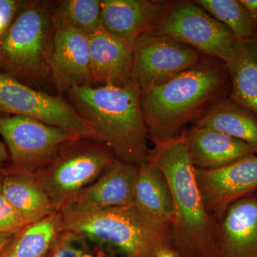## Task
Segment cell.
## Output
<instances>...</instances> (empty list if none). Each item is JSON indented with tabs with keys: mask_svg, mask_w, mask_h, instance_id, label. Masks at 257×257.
I'll use <instances>...</instances> for the list:
<instances>
[{
	"mask_svg": "<svg viewBox=\"0 0 257 257\" xmlns=\"http://www.w3.org/2000/svg\"><path fill=\"white\" fill-rule=\"evenodd\" d=\"M134 204L147 219L170 231L175 216L172 192L162 171L150 160L138 166Z\"/></svg>",
	"mask_w": 257,
	"mask_h": 257,
	"instance_id": "obj_18",
	"label": "cell"
},
{
	"mask_svg": "<svg viewBox=\"0 0 257 257\" xmlns=\"http://www.w3.org/2000/svg\"><path fill=\"white\" fill-rule=\"evenodd\" d=\"M54 29H70L89 35L101 30V1L61 0L52 3Z\"/></svg>",
	"mask_w": 257,
	"mask_h": 257,
	"instance_id": "obj_23",
	"label": "cell"
},
{
	"mask_svg": "<svg viewBox=\"0 0 257 257\" xmlns=\"http://www.w3.org/2000/svg\"><path fill=\"white\" fill-rule=\"evenodd\" d=\"M87 240L70 231H61L47 257H95L88 247Z\"/></svg>",
	"mask_w": 257,
	"mask_h": 257,
	"instance_id": "obj_25",
	"label": "cell"
},
{
	"mask_svg": "<svg viewBox=\"0 0 257 257\" xmlns=\"http://www.w3.org/2000/svg\"><path fill=\"white\" fill-rule=\"evenodd\" d=\"M195 176L206 209L219 222L230 204L257 190V156L248 155L216 170L195 168Z\"/></svg>",
	"mask_w": 257,
	"mask_h": 257,
	"instance_id": "obj_11",
	"label": "cell"
},
{
	"mask_svg": "<svg viewBox=\"0 0 257 257\" xmlns=\"http://www.w3.org/2000/svg\"><path fill=\"white\" fill-rule=\"evenodd\" d=\"M9 153L6 145L4 142L0 140V170H2V167L5 163L9 162Z\"/></svg>",
	"mask_w": 257,
	"mask_h": 257,
	"instance_id": "obj_30",
	"label": "cell"
},
{
	"mask_svg": "<svg viewBox=\"0 0 257 257\" xmlns=\"http://www.w3.org/2000/svg\"><path fill=\"white\" fill-rule=\"evenodd\" d=\"M200 52L151 32L135 41L132 80L140 91L159 85L201 62Z\"/></svg>",
	"mask_w": 257,
	"mask_h": 257,
	"instance_id": "obj_10",
	"label": "cell"
},
{
	"mask_svg": "<svg viewBox=\"0 0 257 257\" xmlns=\"http://www.w3.org/2000/svg\"><path fill=\"white\" fill-rule=\"evenodd\" d=\"M25 3L24 0H0V37L11 26Z\"/></svg>",
	"mask_w": 257,
	"mask_h": 257,
	"instance_id": "obj_27",
	"label": "cell"
},
{
	"mask_svg": "<svg viewBox=\"0 0 257 257\" xmlns=\"http://www.w3.org/2000/svg\"><path fill=\"white\" fill-rule=\"evenodd\" d=\"M181 135L191 162L197 170H216L257 154V149L251 145L213 128L193 125Z\"/></svg>",
	"mask_w": 257,
	"mask_h": 257,
	"instance_id": "obj_15",
	"label": "cell"
},
{
	"mask_svg": "<svg viewBox=\"0 0 257 257\" xmlns=\"http://www.w3.org/2000/svg\"><path fill=\"white\" fill-rule=\"evenodd\" d=\"M28 223L0 192V234H15Z\"/></svg>",
	"mask_w": 257,
	"mask_h": 257,
	"instance_id": "obj_26",
	"label": "cell"
},
{
	"mask_svg": "<svg viewBox=\"0 0 257 257\" xmlns=\"http://www.w3.org/2000/svg\"><path fill=\"white\" fill-rule=\"evenodd\" d=\"M72 105L116 159L140 165L149 160V135L135 82L124 85L75 86L68 91Z\"/></svg>",
	"mask_w": 257,
	"mask_h": 257,
	"instance_id": "obj_2",
	"label": "cell"
},
{
	"mask_svg": "<svg viewBox=\"0 0 257 257\" xmlns=\"http://www.w3.org/2000/svg\"><path fill=\"white\" fill-rule=\"evenodd\" d=\"M172 6L150 0H101V30L134 45L160 25Z\"/></svg>",
	"mask_w": 257,
	"mask_h": 257,
	"instance_id": "obj_12",
	"label": "cell"
},
{
	"mask_svg": "<svg viewBox=\"0 0 257 257\" xmlns=\"http://www.w3.org/2000/svg\"><path fill=\"white\" fill-rule=\"evenodd\" d=\"M13 234H0V249L9 241Z\"/></svg>",
	"mask_w": 257,
	"mask_h": 257,
	"instance_id": "obj_31",
	"label": "cell"
},
{
	"mask_svg": "<svg viewBox=\"0 0 257 257\" xmlns=\"http://www.w3.org/2000/svg\"><path fill=\"white\" fill-rule=\"evenodd\" d=\"M49 67L50 78L61 92L91 85L89 36L70 29H56Z\"/></svg>",
	"mask_w": 257,
	"mask_h": 257,
	"instance_id": "obj_13",
	"label": "cell"
},
{
	"mask_svg": "<svg viewBox=\"0 0 257 257\" xmlns=\"http://www.w3.org/2000/svg\"><path fill=\"white\" fill-rule=\"evenodd\" d=\"M0 115H20L96 140L92 128L72 104L59 96L37 90L0 70Z\"/></svg>",
	"mask_w": 257,
	"mask_h": 257,
	"instance_id": "obj_9",
	"label": "cell"
},
{
	"mask_svg": "<svg viewBox=\"0 0 257 257\" xmlns=\"http://www.w3.org/2000/svg\"><path fill=\"white\" fill-rule=\"evenodd\" d=\"M251 19L257 23V0H240Z\"/></svg>",
	"mask_w": 257,
	"mask_h": 257,
	"instance_id": "obj_28",
	"label": "cell"
},
{
	"mask_svg": "<svg viewBox=\"0 0 257 257\" xmlns=\"http://www.w3.org/2000/svg\"><path fill=\"white\" fill-rule=\"evenodd\" d=\"M116 160L100 142L79 139L64 145L50 165L33 175L59 211L94 183Z\"/></svg>",
	"mask_w": 257,
	"mask_h": 257,
	"instance_id": "obj_6",
	"label": "cell"
},
{
	"mask_svg": "<svg viewBox=\"0 0 257 257\" xmlns=\"http://www.w3.org/2000/svg\"><path fill=\"white\" fill-rule=\"evenodd\" d=\"M0 136L9 153L7 174L35 175L66 143L79 140L68 131L20 115H0Z\"/></svg>",
	"mask_w": 257,
	"mask_h": 257,
	"instance_id": "obj_7",
	"label": "cell"
},
{
	"mask_svg": "<svg viewBox=\"0 0 257 257\" xmlns=\"http://www.w3.org/2000/svg\"><path fill=\"white\" fill-rule=\"evenodd\" d=\"M228 77L226 65L201 60L170 80L141 90L144 119L152 141L178 136L219 101Z\"/></svg>",
	"mask_w": 257,
	"mask_h": 257,
	"instance_id": "obj_3",
	"label": "cell"
},
{
	"mask_svg": "<svg viewBox=\"0 0 257 257\" xmlns=\"http://www.w3.org/2000/svg\"><path fill=\"white\" fill-rule=\"evenodd\" d=\"M196 4L226 27L238 40L255 35L256 23L237 0H198Z\"/></svg>",
	"mask_w": 257,
	"mask_h": 257,
	"instance_id": "obj_24",
	"label": "cell"
},
{
	"mask_svg": "<svg viewBox=\"0 0 257 257\" xmlns=\"http://www.w3.org/2000/svg\"><path fill=\"white\" fill-rule=\"evenodd\" d=\"M194 125L217 130L257 149L256 116L232 99L216 101Z\"/></svg>",
	"mask_w": 257,
	"mask_h": 257,
	"instance_id": "obj_20",
	"label": "cell"
},
{
	"mask_svg": "<svg viewBox=\"0 0 257 257\" xmlns=\"http://www.w3.org/2000/svg\"><path fill=\"white\" fill-rule=\"evenodd\" d=\"M216 257H257V190L225 211L219 221Z\"/></svg>",
	"mask_w": 257,
	"mask_h": 257,
	"instance_id": "obj_14",
	"label": "cell"
},
{
	"mask_svg": "<svg viewBox=\"0 0 257 257\" xmlns=\"http://www.w3.org/2000/svg\"><path fill=\"white\" fill-rule=\"evenodd\" d=\"M91 86L124 85L132 82L133 44L102 30L89 36Z\"/></svg>",
	"mask_w": 257,
	"mask_h": 257,
	"instance_id": "obj_16",
	"label": "cell"
},
{
	"mask_svg": "<svg viewBox=\"0 0 257 257\" xmlns=\"http://www.w3.org/2000/svg\"><path fill=\"white\" fill-rule=\"evenodd\" d=\"M218 59L225 64L234 57L241 40L196 3L172 6L154 31Z\"/></svg>",
	"mask_w": 257,
	"mask_h": 257,
	"instance_id": "obj_8",
	"label": "cell"
},
{
	"mask_svg": "<svg viewBox=\"0 0 257 257\" xmlns=\"http://www.w3.org/2000/svg\"><path fill=\"white\" fill-rule=\"evenodd\" d=\"M5 175V169H2V170H0V192H1L2 182H3V177H4Z\"/></svg>",
	"mask_w": 257,
	"mask_h": 257,
	"instance_id": "obj_32",
	"label": "cell"
},
{
	"mask_svg": "<svg viewBox=\"0 0 257 257\" xmlns=\"http://www.w3.org/2000/svg\"><path fill=\"white\" fill-rule=\"evenodd\" d=\"M156 257H179L171 245L164 246L157 252Z\"/></svg>",
	"mask_w": 257,
	"mask_h": 257,
	"instance_id": "obj_29",
	"label": "cell"
},
{
	"mask_svg": "<svg viewBox=\"0 0 257 257\" xmlns=\"http://www.w3.org/2000/svg\"><path fill=\"white\" fill-rule=\"evenodd\" d=\"M59 211L27 225L0 249V257H47L61 233Z\"/></svg>",
	"mask_w": 257,
	"mask_h": 257,
	"instance_id": "obj_22",
	"label": "cell"
},
{
	"mask_svg": "<svg viewBox=\"0 0 257 257\" xmlns=\"http://www.w3.org/2000/svg\"><path fill=\"white\" fill-rule=\"evenodd\" d=\"M153 143L148 160L162 171L173 197L171 246L179 257H216L219 222L204 206L182 135Z\"/></svg>",
	"mask_w": 257,
	"mask_h": 257,
	"instance_id": "obj_1",
	"label": "cell"
},
{
	"mask_svg": "<svg viewBox=\"0 0 257 257\" xmlns=\"http://www.w3.org/2000/svg\"><path fill=\"white\" fill-rule=\"evenodd\" d=\"M52 6V2L25 1L0 37V70L28 85L50 77L49 60L55 31Z\"/></svg>",
	"mask_w": 257,
	"mask_h": 257,
	"instance_id": "obj_5",
	"label": "cell"
},
{
	"mask_svg": "<svg viewBox=\"0 0 257 257\" xmlns=\"http://www.w3.org/2000/svg\"><path fill=\"white\" fill-rule=\"evenodd\" d=\"M231 80V98L257 116V35L241 40L225 64Z\"/></svg>",
	"mask_w": 257,
	"mask_h": 257,
	"instance_id": "obj_21",
	"label": "cell"
},
{
	"mask_svg": "<svg viewBox=\"0 0 257 257\" xmlns=\"http://www.w3.org/2000/svg\"><path fill=\"white\" fill-rule=\"evenodd\" d=\"M138 170V165L116 160L94 183L69 202L101 209L134 204Z\"/></svg>",
	"mask_w": 257,
	"mask_h": 257,
	"instance_id": "obj_17",
	"label": "cell"
},
{
	"mask_svg": "<svg viewBox=\"0 0 257 257\" xmlns=\"http://www.w3.org/2000/svg\"><path fill=\"white\" fill-rule=\"evenodd\" d=\"M1 192L28 224L37 222L57 211L34 175L5 172Z\"/></svg>",
	"mask_w": 257,
	"mask_h": 257,
	"instance_id": "obj_19",
	"label": "cell"
},
{
	"mask_svg": "<svg viewBox=\"0 0 257 257\" xmlns=\"http://www.w3.org/2000/svg\"><path fill=\"white\" fill-rule=\"evenodd\" d=\"M59 212L61 231L109 246L123 257H156L171 245L170 230L147 219L135 204L101 209L69 202Z\"/></svg>",
	"mask_w": 257,
	"mask_h": 257,
	"instance_id": "obj_4",
	"label": "cell"
},
{
	"mask_svg": "<svg viewBox=\"0 0 257 257\" xmlns=\"http://www.w3.org/2000/svg\"></svg>",
	"mask_w": 257,
	"mask_h": 257,
	"instance_id": "obj_33",
	"label": "cell"
}]
</instances>
